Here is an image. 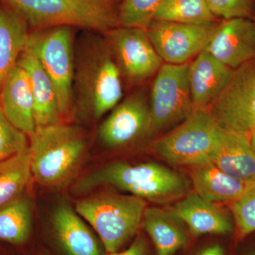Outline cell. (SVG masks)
<instances>
[{
  "label": "cell",
  "mask_w": 255,
  "mask_h": 255,
  "mask_svg": "<svg viewBox=\"0 0 255 255\" xmlns=\"http://www.w3.org/2000/svg\"><path fill=\"white\" fill-rule=\"evenodd\" d=\"M215 204L204 200L199 194H191L178 201L169 211L194 236L232 232L231 220Z\"/></svg>",
  "instance_id": "cell-18"
},
{
  "label": "cell",
  "mask_w": 255,
  "mask_h": 255,
  "mask_svg": "<svg viewBox=\"0 0 255 255\" xmlns=\"http://www.w3.org/2000/svg\"><path fill=\"white\" fill-rule=\"evenodd\" d=\"M232 69L206 50L189 67V82L194 110H209L231 80Z\"/></svg>",
  "instance_id": "cell-14"
},
{
  "label": "cell",
  "mask_w": 255,
  "mask_h": 255,
  "mask_svg": "<svg viewBox=\"0 0 255 255\" xmlns=\"http://www.w3.org/2000/svg\"><path fill=\"white\" fill-rule=\"evenodd\" d=\"M212 14L223 20L243 18L255 20V0H206Z\"/></svg>",
  "instance_id": "cell-29"
},
{
  "label": "cell",
  "mask_w": 255,
  "mask_h": 255,
  "mask_svg": "<svg viewBox=\"0 0 255 255\" xmlns=\"http://www.w3.org/2000/svg\"><path fill=\"white\" fill-rule=\"evenodd\" d=\"M32 177L29 147L0 162V209L24 195Z\"/></svg>",
  "instance_id": "cell-23"
},
{
  "label": "cell",
  "mask_w": 255,
  "mask_h": 255,
  "mask_svg": "<svg viewBox=\"0 0 255 255\" xmlns=\"http://www.w3.org/2000/svg\"><path fill=\"white\" fill-rule=\"evenodd\" d=\"M217 24H187L152 20L145 30L162 60L179 65L187 63L204 50Z\"/></svg>",
  "instance_id": "cell-11"
},
{
  "label": "cell",
  "mask_w": 255,
  "mask_h": 255,
  "mask_svg": "<svg viewBox=\"0 0 255 255\" xmlns=\"http://www.w3.org/2000/svg\"><path fill=\"white\" fill-rule=\"evenodd\" d=\"M146 208L141 198L106 191L78 201L75 211L95 229L109 255L136 235Z\"/></svg>",
  "instance_id": "cell-5"
},
{
  "label": "cell",
  "mask_w": 255,
  "mask_h": 255,
  "mask_svg": "<svg viewBox=\"0 0 255 255\" xmlns=\"http://www.w3.org/2000/svg\"><path fill=\"white\" fill-rule=\"evenodd\" d=\"M16 65L27 75L34 103L36 128L60 123L63 116L54 85L39 60L24 50Z\"/></svg>",
  "instance_id": "cell-17"
},
{
  "label": "cell",
  "mask_w": 255,
  "mask_h": 255,
  "mask_svg": "<svg viewBox=\"0 0 255 255\" xmlns=\"http://www.w3.org/2000/svg\"><path fill=\"white\" fill-rule=\"evenodd\" d=\"M199 255H224V254H223L222 248L218 245H215V246L206 248Z\"/></svg>",
  "instance_id": "cell-31"
},
{
  "label": "cell",
  "mask_w": 255,
  "mask_h": 255,
  "mask_svg": "<svg viewBox=\"0 0 255 255\" xmlns=\"http://www.w3.org/2000/svg\"><path fill=\"white\" fill-rule=\"evenodd\" d=\"M142 224L157 255H174L187 245L188 236L183 223L170 211L155 206L146 208Z\"/></svg>",
  "instance_id": "cell-21"
},
{
  "label": "cell",
  "mask_w": 255,
  "mask_h": 255,
  "mask_svg": "<svg viewBox=\"0 0 255 255\" xmlns=\"http://www.w3.org/2000/svg\"><path fill=\"white\" fill-rule=\"evenodd\" d=\"M26 51L39 60L49 75L58 97L60 113L66 115L73 105L75 70V33L61 26L34 29L28 37Z\"/></svg>",
  "instance_id": "cell-6"
},
{
  "label": "cell",
  "mask_w": 255,
  "mask_h": 255,
  "mask_svg": "<svg viewBox=\"0 0 255 255\" xmlns=\"http://www.w3.org/2000/svg\"><path fill=\"white\" fill-rule=\"evenodd\" d=\"M100 186H110L154 203H167L184 197L189 183L183 176L155 162L105 164L80 179L77 193L87 192Z\"/></svg>",
  "instance_id": "cell-2"
},
{
  "label": "cell",
  "mask_w": 255,
  "mask_h": 255,
  "mask_svg": "<svg viewBox=\"0 0 255 255\" xmlns=\"http://www.w3.org/2000/svg\"><path fill=\"white\" fill-rule=\"evenodd\" d=\"M28 140L29 137L5 117L0 102V162L29 147Z\"/></svg>",
  "instance_id": "cell-28"
},
{
  "label": "cell",
  "mask_w": 255,
  "mask_h": 255,
  "mask_svg": "<svg viewBox=\"0 0 255 255\" xmlns=\"http://www.w3.org/2000/svg\"><path fill=\"white\" fill-rule=\"evenodd\" d=\"M216 19L206 0H164L152 18V20L198 25L216 23Z\"/></svg>",
  "instance_id": "cell-25"
},
{
  "label": "cell",
  "mask_w": 255,
  "mask_h": 255,
  "mask_svg": "<svg viewBox=\"0 0 255 255\" xmlns=\"http://www.w3.org/2000/svg\"><path fill=\"white\" fill-rule=\"evenodd\" d=\"M29 140L32 175L46 187H58L73 177L86 149L81 130L62 122L36 128Z\"/></svg>",
  "instance_id": "cell-4"
},
{
  "label": "cell",
  "mask_w": 255,
  "mask_h": 255,
  "mask_svg": "<svg viewBox=\"0 0 255 255\" xmlns=\"http://www.w3.org/2000/svg\"><path fill=\"white\" fill-rule=\"evenodd\" d=\"M164 0H123L119 11L120 26L145 28Z\"/></svg>",
  "instance_id": "cell-26"
},
{
  "label": "cell",
  "mask_w": 255,
  "mask_h": 255,
  "mask_svg": "<svg viewBox=\"0 0 255 255\" xmlns=\"http://www.w3.org/2000/svg\"><path fill=\"white\" fill-rule=\"evenodd\" d=\"M250 140H251V145L255 151V131L251 134V136H250Z\"/></svg>",
  "instance_id": "cell-32"
},
{
  "label": "cell",
  "mask_w": 255,
  "mask_h": 255,
  "mask_svg": "<svg viewBox=\"0 0 255 255\" xmlns=\"http://www.w3.org/2000/svg\"><path fill=\"white\" fill-rule=\"evenodd\" d=\"M221 128L209 110H196L173 130L157 139L152 150L169 163L193 166L209 162Z\"/></svg>",
  "instance_id": "cell-7"
},
{
  "label": "cell",
  "mask_w": 255,
  "mask_h": 255,
  "mask_svg": "<svg viewBox=\"0 0 255 255\" xmlns=\"http://www.w3.org/2000/svg\"><path fill=\"white\" fill-rule=\"evenodd\" d=\"M204 50L232 70L255 60V20H223Z\"/></svg>",
  "instance_id": "cell-13"
},
{
  "label": "cell",
  "mask_w": 255,
  "mask_h": 255,
  "mask_svg": "<svg viewBox=\"0 0 255 255\" xmlns=\"http://www.w3.org/2000/svg\"><path fill=\"white\" fill-rule=\"evenodd\" d=\"M28 23L6 6L0 5V87L26 49Z\"/></svg>",
  "instance_id": "cell-22"
},
{
  "label": "cell",
  "mask_w": 255,
  "mask_h": 255,
  "mask_svg": "<svg viewBox=\"0 0 255 255\" xmlns=\"http://www.w3.org/2000/svg\"><path fill=\"white\" fill-rule=\"evenodd\" d=\"M32 204L26 195L0 209V241L22 244L31 234Z\"/></svg>",
  "instance_id": "cell-24"
},
{
  "label": "cell",
  "mask_w": 255,
  "mask_h": 255,
  "mask_svg": "<svg viewBox=\"0 0 255 255\" xmlns=\"http://www.w3.org/2000/svg\"><path fill=\"white\" fill-rule=\"evenodd\" d=\"M105 34L122 76L131 83L150 78L162 66L145 28L119 26Z\"/></svg>",
  "instance_id": "cell-10"
},
{
  "label": "cell",
  "mask_w": 255,
  "mask_h": 255,
  "mask_svg": "<svg viewBox=\"0 0 255 255\" xmlns=\"http://www.w3.org/2000/svg\"><path fill=\"white\" fill-rule=\"evenodd\" d=\"M232 211L238 240L255 232V184L232 203Z\"/></svg>",
  "instance_id": "cell-27"
},
{
  "label": "cell",
  "mask_w": 255,
  "mask_h": 255,
  "mask_svg": "<svg viewBox=\"0 0 255 255\" xmlns=\"http://www.w3.org/2000/svg\"><path fill=\"white\" fill-rule=\"evenodd\" d=\"M154 133L150 102L144 92L120 102L99 128L98 137L108 148L124 147Z\"/></svg>",
  "instance_id": "cell-12"
},
{
  "label": "cell",
  "mask_w": 255,
  "mask_h": 255,
  "mask_svg": "<svg viewBox=\"0 0 255 255\" xmlns=\"http://www.w3.org/2000/svg\"><path fill=\"white\" fill-rule=\"evenodd\" d=\"M122 75L106 39L82 38L75 50L73 105L97 120L113 110L123 97Z\"/></svg>",
  "instance_id": "cell-1"
},
{
  "label": "cell",
  "mask_w": 255,
  "mask_h": 255,
  "mask_svg": "<svg viewBox=\"0 0 255 255\" xmlns=\"http://www.w3.org/2000/svg\"><path fill=\"white\" fill-rule=\"evenodd\" d=\"M108 255H150V253L145 238L139 235L128 249Z\"/></svg>",
  "instance_id": "cell-30"
},
{
  "label": "cell",
  "mask_w": 255,
  "mask_h": 255,
  "mask_svg": "<svg viewBox=\"0 0 255 255\" xmlns=\"http://www.w3.org/2000/svg\"><path fill=\"white\" fill-rule=\"evenodd\" d=\"M191 179L196 194L214 204L235 202L255 184L228 175L211 161L191 167Z\"/></svg>",
  "instance_id": "cell-19"
},
{
  "label": "cell",
  "mask_w": 255,
  "mask_h": 255,
  "mask_svg": "<svg viewBox=\"0 0 255 255\" xmlns=\"http://www.w3.org/2000/svg\"><path fill=\"white\" fill-rule=\"evenodd\" d=\"M52 223L57 240L68 255H103L95 235L70 206H58Z\"/></svg>",
  "instance_id": "cell-20"
},
{
  "label": "cell",
  "mask_w": 255,
  "mask_h": 255,
  "mask_svg": "<svg viewBox=\"0 0 255 255\" xmlns=\"http://www.w3.org/2000/svg\"><path fill=\"white\" fill-rule=\"evenodd\" d=\"M210 161L235 179L255 181V151L246 135L221 128Z\"/></svg>",
  "instance_id": "cell-16"
},
{
  "label": "cell",
  "mask_w": 255,
  "mask_h": 255,
  "mask_svg": "<svg viewBox=\"0 0 255 255\" xmlns=\"http://www.w3.org/2000/svg\"><path fill=\"white\" fill-rule=\"evenodd\" d=\"M210 113L220 127L250 137L255 131V60L233 70Z\"/></svg>",
  "instance_id": "cell-9"
},
{
  "label": "cell",
  "mask_w": 255,
  "mask_h": 255,
  "mask_svg": "<svg viewBox=\"0 0 255 255\" xmlns=\"http://www.w3.org/2000/svg\"><path fill=\"white\" fill-rule=\"evenodd\" d=\"M189 63H165L157 73L151 90L150 107L154 133L187 119L194 107L189 87Z\"/></svg>",
  "instance_id": "cell-8"
},
{
  "label": "cell",
  "mask_w": 255,
  "mask_h": 255,
  "mask_svg": "<svg viewBox=\"0 0 255 255\" xmlns=\"http://www.w3.org/2000/svg\"><path fill=\"white\" fill-rule=\"evenodd\" d=\"M0 102L10 123L30 138L36 129L34 103L27 75L17 65L0 87Z\"/></svg>",
  "instance_id": "cell-15"
},
{
  "label": "cell",
  "mask_w": 255,
  "mask_h": 255,
  "mask_svg": "<svg viewBox=\"0 0 255 255\" xmlns=\"http://www.w3.org/2000/svg\"><path fill=\"white\" fill-rule=\"evenodd\" d=\"M1 1L34 29L66 26L105 33L120 26L110 0Z\"/></svg>",
  "instance_id": "cell-3"
}]
</instances>
